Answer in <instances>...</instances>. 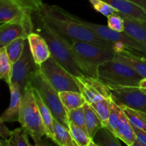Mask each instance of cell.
Returning a JSON list of instances; mask_svg holds the SVG:
<instances>
[{"label": "cell", "mask_w": 146, "mask_h": 146, "mask_svg": "<svg viewBox=\"0 0 146 146\" xmlns=\"http://www.w3.org/2000/svg\"><path fill=\"white\" fill-rule=\"evenodd\" d=\"M34 27L47 41L51 56L74 76L88 75L97 78V67L87 64L76 54L68 38L61 35L34 13Z\"/></svg>", "instance_id": "obj_1"}, {"label": "cell", "mask_w": 146, "mask_h": 146, "mask_svg": "<svg viewBox=\"0 0 146 146\" xmlns=\"http://www.w3.org/2000/svg\"><path fill=\"white\" fill-rule=\"evenodd\" d=\"M36 13L57 32L69 39L87 41L101 46L113 49L116 48L115 44L104 39L92 30L67 17L58 11L54 5H48L44 3L42 7Z\"/></svg>", "instance_id": "obj_2"}, {"label": "cell", "mask_w": 146, "mask_h": 146, "mask_svg": "<svg viewBox=\"0 0 146 146\" xmlns=\"http://www.w3.org/2000/svg\"><path fill=\"white\" fill-rule=\"evenodd\" d=\"M19 122L32 138L36 145H42V138L44 136L47 137V133L33 94L31 86L22 96Z\"/></svg>", "instance_id": "obj_3"}, {"label": "cell", "mask_w": 146, "mask_h": 146, "mask_svg": "<svg viewBox=\"0 0 146 146\" xmlns=\"http://www.w3.org/2000/svg\"><path fill=\"white\" fill-rule=\"evenodd\" d=\"M97 78L106 86L138 87L143 78L127 64L112 60L98 66Z\"/></svg>", "instance_id": "obj_4"}, {"label": "cell", "mask_w": 146, "mask_h": 146, "mask_svg": "<svg viewBox=\"0 0 146 146\" xmlns=\"http://www.w3.org/2000/svg\"><path fill=\"white\" fill-rule=\"evenodd\" d=\"M54 7L58 11H60L63 14L66 15L67 17H70L72 19L78 21V23L84 25V27H87L89 29L92 30L95 34H96L97 35H98L102 38L115 44L116 46L115 49L125 48H127V49L131 50L133 51H135L136 53H138V54H141L143 55L146 56L145 47L143 46L142 44H140V43H138L137 41H135L132 37L130 36L125 31L119 32V31H116L111 29L108 26L101 25V24H95V23L86 21V20L82 19L80 17L74 15V14H71L68 11H66L65 9L58 7V6L54 5Z\"/></svg>", "instance_id": "obj_5"}, {"label": "cell", "mask_w": 146, "mask_h": 146, "mask_svg": "<svg viewBox=\"0 0 146 146\" xmlns=\"http://www.w3.org/2000/svg\"><path fill=\"white\" fill-rule=\"evenodd\" d=\"M31 86L38 91L43 101L50 109L54 118L68 128V113L61 102L59 93L51 85L40 69L34 76Z\"/></svg>", "instance_id": "obj_6"}, {"label": "cell", "mask_w": 146, "mask_h": 146, "mask_svg": "<svg viewBox=\"0 0 146 146\" xmlns=\"http://www.w3.org/2000/svg\"><path fill=\"white\" fill-rule=\"evenodd\" d=\"M39 69L58 93L64 91L80 92L75 76L68 72L52 56L39 66Z\"/></svg>", "instance_id": "obj_7"}, {"label": "cell", "mask_w": 146, "mask_h": 146, "mask_svg": "<svg viewBox=\"0 0 146 146\" xmlns=\"http://www.w3.org/2000/svg\"><path fill=\"white\" fill-rule=\"evenodd\" d=\"M74 52L87 64L95 67L108 61L114 60L115 51L113 48L79 40L68 38Z\"/></svg>", "instance_id": "obj_8"}, {"label": "cell", "mask_w": 146, "mask_h": 146, "mask_svg": "<svg viewBox=\"0 0 146 146\" xmlns=\"http://www.w3.org/2000/svg\"><path fill=\"white\" fill-rule=\"evenodd\" d=\"M38 69L39 66L34 60L27 39L22 55L13 65L12 83L18 85L22 96L31 86V81Z\"/></svg>", "instance_id": "obj_9"}, {"label": "cell", "mask_w": 146, "mask_h": 146, "mask_svg": "<svg viewBox=\"0 0 146 146\" xmlns=\"http://www.w3.org/2000/svg\"><path fill=\"white\" fill-rule=\"evenodd\" d=\"M75 78L80 92L88 104H91L112 96L109 88L97 78L88 75H81L75 76Z\"/></svg>", "instance_id": "obj_10"}, {"label": "cell", "mask_w": 146, "mask_h": 146, "mask_svg": "<svg viewBox=\"0 0 146 146\" xmlns=\"http://www.w3.org/2000/svg\"><path fill=\"white\" fill-rule=\"evenodd\" d=\"M107 86L111 91L113 99L118 104H123L146 112V91L138 87Z\"/></svg>", "instance_id": "obj_11"}, {"label": "cell", "mask_w": 146, "mask_h": 146, "mask_svg": "<svg viewBox=\"0 0 146 146\" xmlns=\"http://www.w3.org/2000/svg\"><path fill=\"white\" fill-rule=\"evenodd\" d=\"M115 51L114 60L127 64L143 78H146V56H141V54L125 48H117Z\"/></svg>", "instance_id": "obj_12"}, {"label": "cell", "mask_w": 146, "mask_h": 146, "mask_svg": "<svg viewBox=\"0 0 146 146\" xmlns=\"http://www.w3.org/2000/svg\"><path fill=\"white\" fill-rule=\"evenodd\" d=\"M32 56L36 64L40 66L51 56L47 41L39 33L32 32L27 37Z\"/></svg>", "instance_id": "obj_13"}, {"label": "cell", "mask_w": 146, "mask_h": 146, "mask_svg": "<svg viewBox=\"0 0 146 146\" xmlns=\"http://www.w3.org/2000/svg\"><path fill=\"white\" fill-rule=\"evenodd\" d=\"M30 33L25 26L20 22L9 21L0 25V48L7 45L19 37L27 38Z\"/></svg>", "instance_id": "obj_14"}, {"label": "cell", "mask_w": 146, "mask_h": 146, "mask_svg": "<svg viewBox=\"0 0 146 146\" xmlns=\"http://www.w3.org/2000/svg\"><path fill=\"white\" fill-rule=\"evenodd\" d=\"M10 91V103L9 108L4 111L0 117V120L4 123L15 122L19 120L20 111L21 107L22 94L19 87L16 84L9 86Z\"/></svg>", "instance_id": "obj_15"}, {"label": "cell", "mask_w": 146, "mask_h": 146, "mask_svg": "<svg viewBox=\"0 0 146 146\" xmlns=\"http://www.w3.org/2000/svg\"><path fill=\"white\" fill-rule=\"evenodd\" d=\"M123 17L125 32L146 48V20L138 19L118 12Z\"/></svg>", "instance_id": "obj_16"}, {"label": "cell", "mask_w": 146, "mask_h": 146, "mask_svg": "<svg viewBox=\"0 0 146 146\" xmlns=\"http://www.w3.org/2000/svg\"><path fill=\"white\" fill-rule=\"evenodd\" d=\"M115 9L118 12L138 19L146 20V12L128 0H104Z\"/></svg>", "instance_id": "obj_17"}, {"label": "cell", "mask_w": 146, "mask_h": 146, "mask_svg": "<svg viewBox=\"0 0 146 146\" xmlns=\"http://www.w3.org/2000/svg\"><path fill=\"white\" fill-rule=\"evenodd\" d=\"M32 91L38 111H39L43 122L45 125L46 130L47 138H50L51 141H54V116L48 106L43 101L38 91L34 87H32Z\"/></svg>", "instance_id": "obj_18"}, {"label": "cell", "mask_w": 146, "mask_h": 146, "mask_svg": "<svg viewBox=\"0 0 146 146\" xmlns=\"http://www.w3.org/2000/svg\"><path fill=\"white\" fill-rule=\"evenodd\" d=\"M115 135L120 141H123L128 146H132L136 140V135L134 131L133 126L123 111L121 113V121Z\"/></svg>", "instance_id": "obj_19"}, {"label": "cell", "mask_w": 146, "mask_h": 146, "mask_svg": "<svg viewBox=\"0 0 146 146\" xmlns=\"http://www.w3.org/2000/svg\"><path fill=\"white\" fill-rule=\"evenodd\" d=\"M83 108H84V114H85L86 125L87 131H88L89 136L93 139L96 133L102 127L104 126L91 104L86 102L83 105Z\"/></svg>", "instance_id": "obj_20"}, {"label": "cell", "mask_w": 146, "mask_h": 146, "mask_svg": "<svg viewBox=\"0 0 146 146\" xmlns=\"http://www.w3.org/2000/svg\"><path fill=\"white\" fill-rule=\"evenodd\" d=\"M54 142L61 146H77L69 129L54 118Z\"/></svg>", "instance_id": "obj_21"}, {"label": "cell", "mask_w": 146, "mask_h": 146, "mask_svg": "<svg viewBox=\"0 0 146 146\" xmlns=\"http://www.w3.org/2000/svg\"><path fill=\"white\" fill-rule=\"evenodd\" d=\"M59 96L67 112L74 108L83 106L86 102L81 92L74 91H64L59 92Z\"/></svg>", "instance_id": "obj_22"}, {"label": "cell", "mask_w": 146, "mask_h": 146, "mask_svg": "<svg viewBox=\"0 0 146 146\" xmlns=\"http://www.w3.org/2000/svg\"><path fill=\"white\" fill-rule=\"evenodd\" d=\"M133 126L146 132V112L119 104Z\"/></svg>", "instance_id": "obj_23"}, {"label": "cell", "mask_w": 146, "mask_h": 146, "mask_svg": "<svg viewBox=\"0 0 146 146\" xmlns=\"http://www.w3.org/2000/svg\"><path fill=\"white\" fill-rule=\"evenodd\" d=\"M93 140L96 146H121L119 139L107 127H102Z\"/></svg>", "instance_id": "obj_24"}, {"label": "cell", "mask_w": 146, "mask_h": 146, "mask_svg": "<svg viewBox=\"0 0 146 146\" xmlns=\"http://www.w3.org/2000/svg\"><path fill=\"white\" fill-rule=\"evenodd\" d=\"M13 65L5 48H0V78L8 86L12 83Z\"/></svg>", "instance_id": "obj_25"}, {"label": "cell", "mask_w": 146, "mask_h": 146, "mask_svg": "<svg viewBox=\"0 0 146 146\" xmlns=\"http://www.w3.org/2000/svg\"><path fill=\"white\" fill-rule=\"evenodd\" d=\"M68 128L77 146H96L88 133L79 126L69 122Z\"/></svg>", "instance_id": "obj_26"}, {"label": "cell", "mask_w": 146, "mask_h": 146, "mask_svg": "<svg viewBox=\"0 0 146 146\" xmlns=\"http://www.w3.org/2000/svg\"><path fill=\"white\" fill-rule=\"evenodd\" d=\"M27 39V38L25 37H19L4 47L10 60L12 61L13 64L17 62L22 55Z\"/></svg>", "instance_id": "obj_27"}, {"label": "cell", "mask_w": 146, "mask_h": 146, "mask_svg": "<svg viewBox=\"0 0 146 146\" xmlns=\"http://www.w3.org/2000/svg\"><path fill=\"white\" fill-rule=\"evenodd\" d=\"M112 97V96H111ZM111 98H105L102 101L93 103L91 104L92 108L98 115L104 127L108 125V118L111 112Z\"/></svg>", "instance_id": "obj_28"}, {"label": "cell", "mask_w": 146, "mask_h": 146, "mask_svg": "<svg viewBox=\"0 0 146 146\" xmlns=\"http://www.w3.org/2000/svg\"><path fill=\"white\" fill-rule=\"evenodd\" d=\"M123 110L121 106L115 101L113 96L111 99V112H110L109 118H108L107 128L115 134L116 130L120 123L121 118V113Z\"/></svg>", "instance_id": "obj_29"}, {"label": "cell", "mask_w": 146, "mask_h": 146, "mask_svg": "<svg viewBox=\"0 0 146 146\" xmlns=\"http://www.w3.org/2000/svg\"><path fill=\"white\" fill-rule=\"evenodd\" d=\"M27 131L22 127L12 131L9 139L7 141V146H31Z\"/></svg>", "instance_id": "obj_30"}, {"label": "cell", "mask_w": 146, "mask_h": 146, "mask_svg": "<svg viewBox=\"0 0 146 146\" xmlns=\"http://www.w3.org/2000/svg\"><path fill=\"white\" fill-rule=\"evenodd\" d=\"M68 122L73 123L75 125H78L80 128L88 133L86 125V119L85 114H84V110L83 106L78 107V108H74L71 111H68Z\"/></svg>", "instance_id": "obj_31"}, {"label": "cell", "mask_w": 146, "mask_h": 146, "mask_svg": "<svg viewBox=\"0 0 146 146\" xmlns=\"http://www.w3.org/2000/svg\"><path fill=\"white\" fill-rule=\"evenodd\" d=\"M88 1L96 11L101 13V14L106 17H108L110 14L118 12L114 7H113L104 0H88Z\"/></svg>", "instance_id": "obj_32"}, {"label": "cell", "mask_w": 146, "mask_h": 146, "mask_svg": "<svg viewBox=\"0 0 146 146\" xmlns=\"http://www.w3.org/2000/svg\"><path fill=\"white\" fill-rule=\"evenodd\" d=\"M107 23L108 27L114 31H119V32H123L125 31V24L123 17L117 13L110 14L107 17Z\"/></svg>", "instance_id": "obj_33"}, {"label": "cell", "mask_w": 146, "mask_h": 146, "mask_svg": "<svg viewBox=\"0 0 146 146\" xmlns=\"http://www.w3.org/2000/svg\"><path fill=\"white\" fill-rule=\"evenodd\" d=\"M14 3L30 13L36 12L40 9L44 2L42 0H11Z\"/></svg>", "instance_id": "obj_34"}, {"label": "cell", "mask_w": 146, "mask_h": 146, "mask_svg": "<svg viewBox=\"0 0 146 146\" xmlns=\"http://www.w3.org/2000/svg\"><path fill=\"white\" fill-rule=\"evenodd\" d=\"M136 140L132 146H146V132L133 126Z\"/></svg>", "instance_id": "obj_35"}, {"label": "cell", "mask_w": 146, "mask_h": 146, "mask_svg": "<svg viewBox=\"0 0 146 146\" xmlns=\"http://www.w3.org/2000/svg\"><path fill=\"white\" fill-rule=\"evenodd\" d=\"M11 133L12 131L9 130V128L4 124V121L0 120V137L1 138V139L8 141L11 136Z\"/></svg>", "instance_id": "obj_36"}, {"label": "cell", "mask_w": 146, "mask_h": 146, "mask_svg": "<svg viewBox=\"0 0 146 146\" xmlns=\"http://www.w3.org/2000/svg\"><path fill=\"white\" fill-rule=\"evenodd\" d=\"M128 1L137 5L146 12V0H128Z\"/></svg>", "instance_id": "obj_37"}, {"label": "cell", "mask_w": 146, "mask_h": 146, "mask_svg": "<svg viewBox=\"0 0 146 146\" xmlns=\"http://www.w3.org/2000/svg\"><path fill=\"white\" fill-rule=\"evenodd\" d=\"M138 88L143 90V91H146V78H143L140 81Z\"/></svg>", "instance_id": "obj_38"}]
</instances>
